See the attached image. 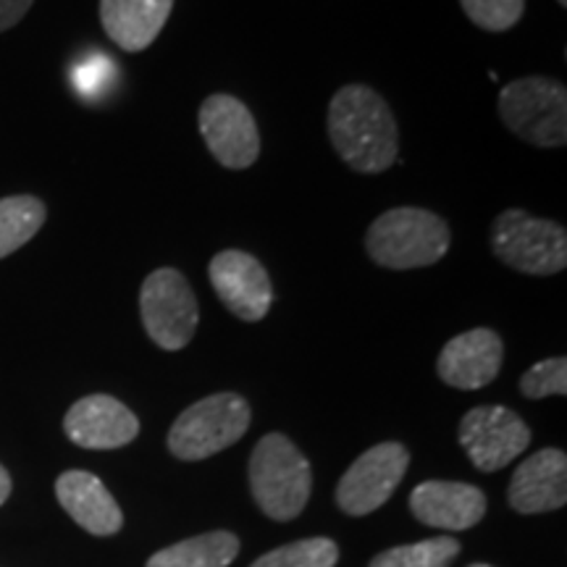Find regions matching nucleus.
Instances as JSON below:
<instances>
[{
  "mask_svg": "<svg viewBox=\"0 0 567 567\" xmlns=\"http://www.w3.org/2000/svg\"><path fill=\"white\" fill-rule=\"evenodd\" d=\"M326 130L352 172L381 174L400 155V130L384 97L368 84H344L326 113Z\"/></svg>",
  "mask_w": 567,
  "mask_h": 567,
  "instance_id": "nucleus-1",
  "label": "nucleus"
},
{
  "mask_svg": "<svg viewBox=\"0 0 567 567\" xmlns=\"http://www.w3.org/2000/svg\"><path fill=\"white\" fill-rule=\"evenodd\" d=\"M450 245V224L439 213L415 205L389 208L365 231L368 258L392 271L434 266L444 258Z\"/></svg>",
  "mask_w": 567,
  "mask_h": 567,
  "instance_id": "nucleus-2",
  "label": "nucleus"
},
{
  "mask_svg": "<svg viewBox=\"0 0 567 567\" xmlns=\"http://www.w3.org/2000/svg\"><path fill=\"white\" fill-rule=\"evenodd\" d=\"M250 488L258 507L271 520L287 523L302 513L310 499V463L284 434H266L250 457Z\"/></svg>",
  "mask_w": 567,
  "mask_h": 567,
  "instance_id": "nucleus-3",
  "label": "nucleus"
},
{
  "mask_svg": "<svg viewBox=\"0 0 567 567\" xmlns=\"http://www.w3.org/2000/svg\"><path fill=\"white\" fill-rule=\"evenodd\" d=\"M502 122L515 137L536 147H565L567 142V90L551 76H520L502 87Z\"/></svg>",
  "mask_w": 567,
  "mask_h": 567,
  "instance_id": "nucleus-4",
  "label": "nucleus"
},
{
  "mask_svg": "<svg viewBox=\"0 0 567 567\" xmlns=\"http://www.w3.org/2000/svg\"><path fill=\"white\" fill-rule=\"evenodd\" d=\"M252 413L245 396L218 392L189 405L168 431V450L176 460H208L237 444L250 429Z\"/></svg>",
  "mask_w": 567,
  "mask_h": 567,
  "instance_id": "nucleus-5",
  "label": "nucleus"
},
{
  "mask_svg": "<svg viewBox=\"0 0 567 567\" xmlns=\"http://www.w3.org/2000/svg\"><path fill=\"white\" fill-rule=\"evenodd\" d=\"M492 252L517 274L555 276L567 268V229L549 218L509 208L494 218Z\"/></svg>",
  "mask_w": 567,
  "mask_h": 567,
  "instance_id": "nucleus-6",
  "label": "nucleus"
},
{
  "mask_svg": "<svg viewBox=\"0 0 567 567\" xmlns=\"http://www.w3.org/2000/svg\"><path fill=\"white\" fill-rule=\"evenodd\" d=\"M140 316L147 337L161 350L179 352L193 342L200 310L197 297L189 287L187 276L176 268H155L142 281L140 289Z\"/></svg>",
  "mask_w": 567,
  "mask_h": 567,
  "instance_id": "nucleus-7",
  "label": "nucleus"
},
{
  "mask_svg": "<svg viewBox=\"0 0 567 567\" xmlns=\"http://www.w3.org/2000/svg\"><path fill=\"white\" fill-rule=\"evenodd\" d=\"M410 465V452L400 442H381L363 452L337 486V505L347 515H368L379 509L400 481L405 478Z\"/></svg>",
  "mask_w": 567,
  "mask_h": 567,
  "instance_id": "nucleus-8",
  "label": "nucleus"
},
{
  "mask_svg": "<svg viewBox=\"0 0 567 567\" xmlns=\"http://www.w3.org/2000/svg\"><path fill=\"white\" fill-rule=\"evenodd\" d=\"M197 126L213 158L231 172L250 168L260 155V132L250 109L239 97L216 92L197 111Z\"/></svg>",
  "mask_w": 567,
  "mask_h": 567,
  "instance_id": "nucleus-9",
  "label": "nucleus"
},
{
  "mask_svg": "<svg viewBox=\"0 0 567 567\" xmlns=\"http://www.w3.org/2000/svg\"><path fill=\"white\" fill-rule=\"evenodd\" d=\"M457 436L471 463L484 473L507 467L530 444V429L526 421L502 405H481L467 410L463 421H460Z\"/></svg>",
  "mask_w": 567,
  "mask_h": 567,
  "instance_id": "nucleus-10",
  "label": "nucleus"
},
{
  "mask_svg": "<svg viewBox=\"0 0 567 567\" xmlns=\"http://www.w3.org/2000/svg\"><path fill=\"white\" fill-rule=\"evenodd\" d=\"M210 287L224 308L239 321H264L274 305V284L266 266L245 250H221L213 255Z\"/></svg>",
  "mask_w": 567,
  "mask_h": 567,
  "instance_id": "nucleus-11",
  "label": "nucleus"
},
{
  "mask_svg": "<svg viewBox=\"0 0 567 567\" xmlns=\"http://www.w3.org/2000/svg\"><path fill=\"white\" fill-rule=\"evenodd\" d=\"M63 431L84 450H118L137 439L140 421L116 396L90 394L69 408Z\"/></svg>",
  "mask_w": 567,
  "mask_h": 567,
  "instance_id": "nucleus-12",
  "label": "nucleus"
},
{
  "mask_svg": "<svg viewBox=\"0 0 567 567\" xmlns=\"http://www.w3.org/2000/svg\"><path fill=\"white\" fill-rule=\"evenodd\" d=\"M505 344L494 329H471L444 344L436 360V373L446 386L476 392L499 375Z\"/></svg>",
  "mask_w": 567,
  "mask_h": 567,
  "instance_id": "nucleus-13",
  "label": "nucleus"
},
{
  "mask_svg": "<svg viewBox=\"0 0 567 567\" xmlns=\"http://www.w3.org/2000/svg\"><path fill=\"white\" fill-rule=\"evenodd\" d=\"M509 507L523 515L551 513L567 502V457L563 450H542L515 467L507 488Z\"/></svg>",
  "mask_w": 567,
  "mask_h": 567,
  "instance_id": "nucleus-14",
  "label": "nucleus"
},
{
  "mask_svg": "<svg viewBox=\"0 0 567 567\" xmlns=\"http://www.w3.org/2000/svg\"><path fill=\"white\" fill-rule=\"evenodd\" d=\"M410 509L425 526L467 530L486 515V494L460 481H425L410 494Z\"/></svg>",
  "mask_w": 567,
  "mask_h": 567,
  "instance_id": "nucleus-15",
  "label": "nucleus"
},
{
  "mask_svg": "<svg viewBox=\"0 0 567 567\" xmlns=\"http://www.w3.org/2000/svg\"><path fill=\"white\" fill-rule=\"evenodd\" d=\"M61 507L92 536H113L124 526L122 507L97 476L87 471H66L55 481Z\"/></svg>",
  "mask_w": 567,
  "mask_h": 567,
  "instance_id": "nucleus-16",
  "label": "nucleus"
},
{
  "mask_svg": "<svg viewBox=\"0 0 567 567\" xmlns=\"http://www.w3.org/2000/svg\"><path fill=\"white\" fill-rule=\"evenodd\" d=\"M174 0H101V21L109 38L126 53H140L158 38Z\"/></svg>",
  "mask_w": 567,
  "mask_h": 567,
  "instance_id": "nucleus-17",
  "label": "nucleus"
},
{
  "mask_svg": "<svg viewBox=\"0 0 567 567\" xmlns=\"http://www.w3.org/2000/svg\"><path fill=\"white\" fill-rule=\"evenodd\" d=\"M239 555V538L229 530L184 538L147 559V567H229Z\"/></svg>",
  "mask_w": 567,
  "mask_h": 567,
  "instance_id": "nucleus-18",
  "label": "nucleus"
},
{
  "mask_svg": "<svg viewBox=\"0 0 567 567\" xmlns=\"http://www.w3.org/2000/svg\"><path fill=\"white\" fill-rule=\"evenodd\" d=\"M48 218L45 203L32 195H13L0 200V258H9L42 229Z\"/></svg>",
  "mask_w": 567,
  "mask_h": 567,
  "instance_id": "nucleus-19",
  "label": "nucleus"
},
{
  "mask_svg": "<svg viewBox=\"0 0 567 567\" xmlns=\"http://www.w3.org/2000/svg\"><path fill=\"white\" fill-rule=\"evenodd\" d=\"M460 555V544L452 536L425 538L417 544H405L381 551L373 557L371 567H450L452 559Z\"/></svg>",
  "mask_w": 567,
  "mask_h": 567,
  "instance_id": "nucleus-20",
  "label": "nucleus"
},
{
  "mask_svg": "<svg viewBox=\"0 0 567 567\" xmlns=\"http://www.w3.org/2000/svg\"><path fill=\"white\" fill-rule=\"evenodd\" d=\"M339 547L331 538L316 536L302 542L284 544V547L258 557L250 567H334Z\"/></svg>",
  "mask_w": 567,
  "mask_h": 567,
  "instance_id": "nucleus-21",
  "label": "nucleus"
},
{
  "mask_svg": "<svg viewBox=\"0 0 567 567\" xmlns=\"http://www.w3.org/2000/svg\"><path fill=\"white\" fill-rule=\"evenodd\" d=\"M465 17L484 32L513 30L526 11V0H460Z\"/></svg>",
  "mask_w": 567,
  "mask_h": 567,
  "instance_id": "nucleus-22",
  "label": "nucleus"
},
{
  "mask_svg": "<svg viewBox=\"0 0 567 567\" xmlns=\"http://www.w3.org/2000/svg\"><path fill=\"white\" fill-rule=\"evenodd\" d=\"M520 392L528 400H544V396H565L567 394V360L549 358L528 368L520 379Z\"/></svg>",
  "mask_w": 567,
  "mask_h": 567,
  "instance_id": "nucleus-23",
  "label": "nucleus"
},
{
  "mask_svg": "<svg viewBox=\"0 0 567 567\" xmlns=\"http://www.w3.org/2000/svg\"><path fill=\"white\" fill-rule=\"evenodd\" d=\"M113 74V66L101 55H95V59L82 63V66H76L74 71V84L76 90L82 92V95H97L105 84H109Z\"/></svg>",
  "mask_w": 567,
  "mask_h": 567,
  "instance_id": "nucleus-24",
  "label": "nucleus"
},
{
  "mask_svg": "<svg viewBox=\"0 0 567 567\" xmlns=\"http://www.w3.org/2000/svg\"><path fill=\"white\" fill-rule=\"evenodd\" d=\"M32 3L34 0H0V32L17 27L32 9Z\"/></svg>",
  "mask_w": 567,
  "mask_h": 567,
  "instance_id": "nucleus-25",
  "label": "nucleus"
},
{
  "mask_svg": "<svg viewBox=\"0 0 567 567\" xmlns=\"http://www.w3.org/2000/svg\"><path fill=\"white\" fill-rule=\"evenodd\" d=\"M9 494H11V476H9V471L0 465V505L9 499Z\"/></svg>",
  "mask_w": 567,
  "mask_h": 567,
  "instance_id": "nucleus-26",
  "label": "nucleus"
},
{
  "mask_svg": "<svg viewBox=\"0 0 567 567\" xmlns=\"http://www.w3.org/2000/svg\"><path fill=\"white\" fill-rule=\"evenodd\" d=\"M471 567H492V565H484V563H478V565H471Z\"/></svg>",
  "mask_w": 567,
  "mask_h": 567,
  "instance_id": "nucleus-27",
  "label": "nucleus"
},
{
  "mask_svg": "<svg viewBox=\"0 0 567 567\" xmlns=\"http://www.w3.org/2000/svg\"><path fill=\"white\" fill-rule=\"evenodd\" d=\"M557 3H559V6H563V9H565V6H567V0H557Z\"/></svg>",
  "mask_w": 567,
  "mask_h": 567,
  "instance_id": "nucleus-28",
  "label": "nucleus"
}]
</instances>
